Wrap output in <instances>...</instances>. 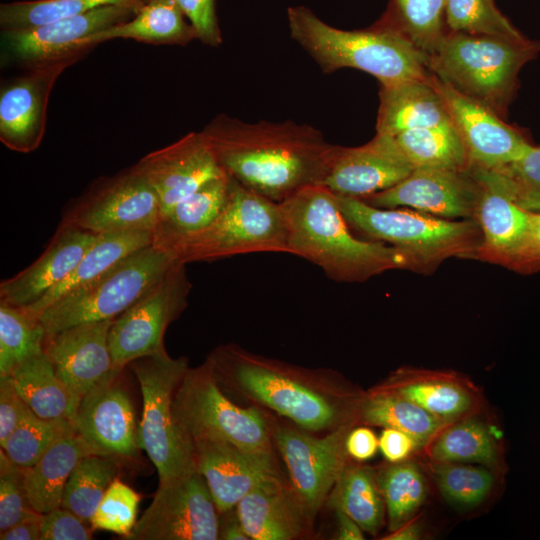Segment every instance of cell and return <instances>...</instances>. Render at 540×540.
<instances>
[{
	"instance_id": "obj_1",
	"label": "cell",
	"mask_w": 540,
	"mask_h": 540,
	"mask_svg": "<svg viewBox=\"0 0 540 540\" xmlns=\"http://www.w3.org/2000/svg\"><path fill=\"white\" fill-rule=\"evenodd\" d=\"M201 131L228 175L277 203L322 185L336 146L315 127L292 120L247 122L219 114Z\"/></svg>"
},
{
	"instance_id": "obj_2",
	"label": "cell",
	"mask_w": 540,
	"mask_h": 540,
	"mask_svg": "<svg viewBox=\"0 0 540 540\" xmlns=\"http://www.w3.org/2000/svg\"><path fill=\"white\" fill-rule=\"evenodd\" d=\"M279 204L289 254L314 263L334 281L362 282L393 269L419 272L405 250L354 236L336 195L323 185L304 187Z\"/></svg>"
},
{
	"instance_id": "obj_3",
	"label": "cell",
	"mask_w": 540,
	"mask_h": 540,
	"mask_svg": "<svg viewBox=\"0 0 540 540\" xmlns=\"http://www.w3.org/2000/svg\"><path fill=\"white\" fill-rule=\"evenodd\" d=\"M207 360L219 382L231 384L247 398L306 431L332 430L350 421L358 422L362 394L320 383L324 375L251 354L235 345L218 347Z\"/></svg>"
},
{
	"instance_id": "obj_4",
	"label": "cell",
	"mask_w": 540,
	"mask_h": 540,
	"mask_svg": "<svg viewBox=\"0 0 540 540\" xmlns=\"http://www.w3.org/2000/svg\"><path fill=\"white\" fill-rule=\"evenodd\" d=\"M290 35L324 73L342 68L367 72L381 85L430 75L428 56L397 30L378 21L362 30L335 28L305 6L287 9Z\"/></svg>"
},
{
	"instance_id": "obj_5",
	"label": "cell",
	"mask_w": 540,
	"mask_h": 540,
	"mask_svg": "<svg viewBox=\"0 0 540 540\" xmlns=\"http://www.w3.org/2000/svg\"><path fill=\"white\" fill-rule=\"evenodd\" d=\"M540 42L521 38L446 32L428 56V70L441 82L506 115L522 67L536 58Z\"/></svg>"
},
{
	"instance_id": "obj_6",
	"label": "cell",
	"mask_w": 540,
	"mask_h": 540,
	"mask_svg": "<svg viewBox=\"0 0 540 540\" xmlns=\"http://www.w3.org/2000/svg\"><path fill=\"white\" fill-rule=\"evenodd\" d=\"M336 197L350 229L368 240L405 250L417 262L419 272H431L450 257L467 258L482 240L475 219L453 221L414 209L379 208L359 198Z\"/></svg>"
},
{
	"instance_id": "obj_7",
	"label": "cell",
	"mask_w": 540,
	"mask_h": 540,
	"mask_svg": "<svg viewBox=\"0 0 540 540\" xmlns=\"http://www.w3.org/2000/svg\"><path fill=\"white\" fill-rule=\"evenodd\" d=\"M165 251L184 264L257 252L289 253L280 204L231 177L228 199L218 216Z\"/></svg>"
},
{
	"instance_id": "obj_8",
	"label": "cell",
	"mask_w": 540,
	"mask_h": 540,
	"mask_svg": "<svg viewBox=\"0 0 540 540\" xmlns=\"http://www.w3.org/2000/svg\"><path fill=\"white\" fill-rule=\"evenodd\" d=\"M153 244L114 265L48 306L39 316L46 335L78 324L113 320L155 285L177 263Z\"/></svg>"
},
{
	"instance_id": "obj_9",
	"label": "cell",
	"mask_w": 540,
	"mask_h": 540,
	"mask_svg": "<svg viewBox=\"0 0 540 540\" xmlns=\"http://www.w3.org/2000/svg\"><path fill=\"white\" fill-rule=\"evenodd\" d=\"M131 366L143 401L139 445L154 464L159 481L197 470L194 442L173 411L175 391L189 368L187 358L147 356Z\"/></svg>"
},
{
	"instance_id": "obj_10",
	"label": "cell",
	"mask_w": 540,
	"mask_h": 540,
	"mask_svg": "<svg viewBox=\"0 0 540 540\" xmlns=\"http://www.w3.org/2000/svg\"><path fill=\"white\" fill-rule=\"evenodd\" d=\"M173 411L194 441L210 440L233 444L253 451H272L270 428L254 407L232 402L208 362L188 368L173 399Z\"/></svg>"
},
{
	"instance_id": "obj_11",
	"label": "cell",
	"mask_w": 540,
	"mask_h": 540,
	"mask_svg": "<svg viewBox=\"0 0 540 540\" xmlns=\"http://www.w3.org/2000/svg\"><path fill=\"white\" fill-rule=\"evenodd\" d=\"M192 284L185 264L177 262L167 274L116 317L108 335L115 369L123 370L147 356L167 355V327L188 305Z\"/></svg>"
},
{
	"instance_id": "obj_12",
	"label": "cell",
	"mask_w": 540,
	"mask_h": 540,
	"mask_svg": "<svg viewBox=\"0 0 540 540\" xmlns=\"http://www.w3.org/2000/svg\"><path fill=\"white\" fill-rule=\"evenodd\" d=\"M161 217L159 198L134 166L100 178L63 214L61 223L94 234L151 231Z\"/></svg>"
},
{
	"instance_id": "obj_13",
	"label": "cell",
	"mask_w": 540,
	"mask_h": 540,
	"mask_svg": "<svg viewBox=\"0 0 540 540\" xmlns=\"http://www.w3.org/2000/svg\"><path fill=\"white\" fill-rule=\"evenodd\" d=\"M136 12L129 6L109 5L30 28L1 30V65L29 70L68 58L83 59L92 50L85 39Z\"/></svg>"
},
{
	"instance_id": "obj_14",
	"label": "cell",
	"mask_w": 540,
	"mask_h": 540,
	"mask_svg": "<svg viewBox=\"0 0 540 540\" xmlns=\"http://www.w3.org/2000/svg\"><path fill=\"white\" fill-rule=\"evenodd\" d=\"M125 539H219L218 510L200 472L159 481L151 504Z\"/></svg>"
},
{
	"instance_id": "obj_15",
	"label": "cell",
	"mask_w": 540,
	"mask_h": 540,
	"mask_svg": "<svg viewBox=\"0 0 540 540\" xmlns=\"http://www.w3.org/2000/svg\"><path fill=\"white\" fill-rule=\"evenodd\" d=\"M357 421L344 423L324 437L289 427H278L273 440L290 477L291 488L308 520H312L331 493L349 455L346 437Z\"/></svg>"
},
{
	"instance_id": "obj_16",
	"label": "cell",
	"mask_w": 540,
	"mask_h": 540,
	"mask_svg": "<svg viewBox=\"0 0 540 540\" xmlns=\"http://www.w3.org/2000/svg\"><path fill=\"white\" fill-rule=\"evenodd\" d=\"M480 185L470 167H422L397 185L359 198L379 208H411L445 219H474Z\"/></svg>"
},
{
	"instance_id": "obj_17",
	"label": "cell",
	"mask_w": 540,
	"mask_h": 540,
	"mask_svg": "<svg viewBox=\"0 0 540 540\" xmlns=\"http://www.w3.org/2000/svg\"><path fill=\"white\" fill-rule=\"evenodd\" d=\"M79 60L64 59L1 81L0 141L5 147L26 154L40 146L55 83L67 68Z\"/></svg>"
},
{
	"instance_id": "obj_18",
	"label": "cell",
	"mask_w": 540,
	"mask_h": 540,
	"mask_svg": "<svg viewBox=\"0 0 540 540\" xmlns=\"http://www.w3.org/2000/svg\"><path fill=\"white\" fill-rule=\"evenodd\" d=\"M113 369L80 400L73 424L100 455L132 459L140 449L132 400Z\"/></svg>"
},
{
	"instance_id": "obj_19",
	"label": "cell",
	"mask_w": 540,
	"mask_h": 540,
	"mask_svg": "<svg viewBox=\"0 0 540 540\" xmlns=\"http://www.w3.org/2000/svg\"><path fill=\"white\" fill-rule=\"evenodd\" d=\"M133 166L157 194L161 216L203 184L225 173L202 131L185 134L143 156Z\"/></svg>"
},
{
	"instance_id": "obj_20",
	"label": "cell",
	"mask_w": 540,
	"mask_h": 540,
	"mask_svg": "<svg viewBox=\"0 0 540 540\" xmlns=\"http://www.w3.org/2000/svg\"><path fill=\"white\" fill-rule=\"evenodd\" d=\"M432 78L446 102L469 166L496 169L517 160L532 146L517 129L493 111L457 92L434 75Z\"/></svg>"
},
{
	"instance_id": "obj_21",
	"label": "cell",
	"mask_w": 540,
	"mask_h": 540,
	"mask_svg": "<svg viewBox=\"0 0 540 540\" xmlns=\"http://www.w3.org/2000/svg\"><path fill=\"white\" fill-rule=\"evenodd\" d=\"M413 169L393 136L376 133L361 146H335L322 185L338 196L362 198L397 185Z\"/></svg>"
},
{
	"instance_id": "obj_22",
	"label": "cell",
	"mask_w": 540,
	"mask_h": 540,
	"mask_svg": "<svg viewBox=\"0 0 540 540\" xmlns=\"http://www.w3.org/2000/svg\"><path fill=\"white\" fill-rule=\"evenodd\" d=\"M194 446L196 468L219 514L236 508L262 481L279 476L272 451H253L210 440L194 441Z\"/></svg>"
},
{
	"instance_id": "obj_23",
	"label": "cell",
	"mask_w": 540,
	"mask_h": 540,
	"mask_svg": "<svg viewBox=\"0 0 540 540\" xmlns=\"http://www.w3.org/2000/svg\"><path fill=\"white\" fill-rule=\"evenodd\" d=\"M113 321L78 324L45 337L44 351L77 405L114 369L108 342Z\"/></svg>"
},
{
	"instance_id": "obj_24",
	"label": "cell",
	"mask_w": 540,
	"mask_h": 540,
	"mask_svg": "<svg viewBox=\"0 0 540 540\" xmlns=\"http://www.w3.org/2000/svg\"><path fill=\"white\" fill-rule=\"evenodd\" d=\"M380 387L403 396L448 423L480 415L484 407L479 387L451 370L402 367Z\"/></svg>"
},
{
	"instance_id": "obj_25",
	"label": "cell",
	"mask_w": 540,
	"mask_h": 540,
	"mask_svg": "<svg viewBox=\"0 0 540 540\" xmlns=\"http://www.w3.org/2000/svg\"><path fill=\"white\" fill-rule=\"evenodd\" d=\"M469 167L480 185L474 219L482 240L467 258L504 266L525 232L528 211L514 202L499 172Z\"/></svg>"
},
{
	"instance_id": "obj_26",
	"label": "cell",
	"mask_w": 540,
	"mask_h": 540,
	"mask_svg": "<svg viewBox=\"0 0 540 540\" xmlns=\"http://www.w3.org/2000/svg\"><path fill=\"white\" fill-rule=\"evenodd\" d=\"M97 234L60 223L44 252L30 266L0 284V302L28 307L63 282Z\"/></svg>"
},
{
	"instance_id": "obj_27",
	"label": "cell",
	"mask_w": 540,
	"mask_h": 540,
	"mask_svg": "<svg viewBox=\"0 0 540 540\" xmlns=\"http://www.w3.org/2000/svg\"><path fill=\"white\" fill-rule=\"evenodd\" d=\"M251 540H291L309 521L291 486L279 476L259 483L236 506Z\"/></svg>"
},
{
	"instance_id": "obj_28",
	"label": "cell",
	"mask_w": 540,
	"mask_h": 540,
	"mask_svg": "<svg viewBox=\"0 0 540 540\" xmlns=\"http://www.w3.org/2000/svg\"><path fill=\"white\" fill-rule=\"evenodd\" d=\"M376 133L395 136L403 131L452 123L446 102L432 75L381 85Z\"/></svg>"
},
{
	"instance_id": "obj_29",
	"label": "cell",
	"mask_w": 540,
	"mask_h": 540,
	"mask_svg": "<svg viewBox=\"0 0 540 540\" xmlns=\"http://www.w3.org/2000/svg\"><path fill=\"white\" fill-rule=\"evenodd\" d=\"M91 454L98 452L74 427L58 437L33 466L24 468V483L32 508L44 514L60 507L68 478L78 462Z\"/></svg>"
},
{
	"instance_id": "obj_30",
	"label": "cell",
	"mask_w": 540,
	"mask_h": 540,
	"mask_svg": "<svg viewBox=\"0 0 540 540\" xmlns=\"http://www.w3.org/2000/svg\"><path fill=\"white\" fill-rule=\"evenodd\" d=\"M114 39L152 45H187L196 33L175 0H146L132 18L85 39L90 48Z\"/></svg>"
},
{
	"instance_id": "obj_31",
	"label": "cell",
	"mask_w": 540,
	"mask_h": 540,
	"mask_svg": "<svg viewBox=\"0 0 540 540\" xmlns=\"http://www.w3.org/2000/svg\"><path fill=\"white\" fill-rule=\"evenodd\" d=\"M423 451L432 464L472 463L498 475L506 471L501 442L479 415L448 424Z\"/></svg>"
},
{
	"instance_id": "obj_32",
	"label": "cell",
	"mask_w": 540,
	"mask_h": 540,
	"mask_svg": "<svg viewBox=\"0 0 540 540\" xmlns=\"http://www.w3.org/2000/svg\"><path fill=\"white\" fill-rule=\"evenodd\" d=\"M152 244L153 232L151 231L99 234L63 282L39 301L21 308L38 319L48 306L69 291L92 281L121 260Z\"/></svg>"
},
{
	"instance_id": "obj_33",
	"label": "cell",
	"mask_w": 540,
	"mask_h": 540,
	"mask_svg": "<svg viewBox=\"0 0 540 540\" xmlns=\"http://www.w3.org/2000/svg\"><path fill=\"white\" fill-rule=\"evenodd\" d=\"M357 418L363 424L393 428L409 434L418 443L420 451L450 424L380 386L362 394Z\"/></svg>"
},
{
	"instance_id": "obj_34",
	"label": "cell",
	"mask_w": 540,
	"mask_h": 540,
	"mask_svg": "<svg viewBox=\"0 0 540 540\" xmlns=\"http://www.w3.org/2000/svg\"><path fill=\"white\" fill-rule=\"evenodd\" d=\"M226 172L203 184L161 216L153 231V245L166 250L176 241L208 226L221 212L229 195Z\"/></svg>"
},
{
	"instance_id": "obj_35",
	"label": "cell",
	"mask_w": 540,
	"mask_h": 540,
	"mask_svg": "<svg viewBox=\"0 0 540 540\" xmlns=\"http://www.w3.org/2000/svg\"><path fill=\"white\" fill-rule=\"evenodd\" d=\"M14 385L34 414L48 420H74L77 403L43 350L11 373Z\"/></svg>"
},
{
	"instance_id": "obj_36",
	"label": "cell",
	"mask_w": 540,
	"mask_h": 540,
	"mask_svg": "<svg viewBox=\"0 0 540 540\" xmlns=\"http://www.w3.org/2000/svg\"><path fill=\"white\" fill-rule=\"evenodd\" d=\"M330 494L329 504L348 514L365 532L377 535L382 529L386 508L372 468L348 464Z\"/></svg>"
},
{
	"instance_id": "obj_37",
	"label": "cell",
	"mask_w": 540,
	"mask_h": 540,
	"mask_svg": "<svg viewBox=\"0 0 540 540\" xmlns=\"http://www.w3.org/2000/svg\"><path fill=\"white\" fill-rule=\"evenodd\" d=\"M413 168H468V158L453 123L403 131L393 136Z\"/></svg>"
},
{
	"instance_id": "obj_38",
	"label": "cell",
	"mask_w": 540,
	"mask_h": 540,
	"mask_svg": "<svg viewBox=\"0 0 540 540\" xmlns=\"http://www.w3.org/2000/svg\"><path fill=\"white\" fill-rule=\"evenodd\" d=\"M389 532L415 518L428 494L427 479L414 461L390 463L376 472Z\"/></svg>"
},
{
	"instance_id": "obj_39",
	"label": "cell",
	"mask_w": 540,
	"mask_h": 540,
	"mask_svg": "<svg viewBox=\"0 0 540 540\" xmlns=\"http://www.w3.org/2000/svg\"><path fill=\"white\" fill-rule=\"evenodd\" d=\"M119 458L99 454L83 457L68 478L61 507L91 525V519L120 471Z\"/></svg>"
},
{
	"instance_id": "obj_40",
	"label": "cell",
	"mask_w": 540,
	"mask_h": 540,
	"mask_svg": "<svg viewBox=\"0 0 540 540\" xmlns=\"http://www.w3.org/2000/svg\"><path fill=\"white\" fill-rule=\"evenodd\" d=\"M446 0H390L379 20L429 56L446 34Z\"/></svg>"
},
{
	"instance_id": "obj_41",
	"label": "cell",
	"mask_w": 540,
	"mask_h": 540,
	"mask_svg": "<svg viewBox=\"0 0 540 540\" xmlns=\"http://www.w3.org/2000/svg\"><path fill=\"white\" fill-rule=\"evenodd\" d=\"M146 0H26L1 3V30L25 29L109 5L136 11Z\"/></svg>"
},
{
	"instance_id": "obj_42",
	"label": "cell",
	"mask_w": 540,
	"mask_h": 540,
	"mask_svg": "<svg viewBox=\"0 0 540 540\" xmlns=\"http://www.w3.org/2000/svg\"><path fill=\"white\" fill-rule=\"evenodd\" d=\"M46 333L21 307L0 303V376L11 375L27 358L44 350Z\"/></svg>"
},
{
	"instance_id": "obj_43",
	"label": "cell",
	"mask_w": 540,
	"mask_h": 540,
	"mask_svg": "<svg viewBox=\"0 0 540 540\" xmlns=\"http://www.w3.org/2000/svg\"><path fill=\"white\" fill-rule=\"evenodd\" d=\"M433 472L443 498L460 508L483 503L491 495L498 476L485 466L457 462L435 463Z\"/></svg>"
},
{
	"instance_id": "obj_44",
	"label": "cell",
	"mask_w": 540,
	"mask_h": 540,
	"mask_svg": "<svg viewBox=\"0 0 540 540\" xmlns=\"http://www.w3.org/2000/svg\"><path fill=\"white\" fill-rule=\"evenodd\" d=\"M447 32L521 38L524 35L496 7L494 0H446Z\"/></svg>"
},
{
	"instance_id": "obj_45",
	"label": "cell",
	"mask_w": 540,
	"mask_h": 540,
	"mask_svg": "<svg viewBox=\"0 0 540 540\" xmlns=\"http://www.w3.org/2000/svg\"><path fill=\"white\" fill-rule=\"evenodd\" d=\"M69 420L43 419L32 410L19 423L1 449L21 468L33 466L55 440L74 428Z\"/></svg>"
},
{
	"instance_id": "obj_46",
	"label": "cell",
	"mask_w": 540,
	"mask_h": 540,
	"mask_svg": "<svg viewBox=\"0 0 540 540\" xmlns=\"http://www.w3.org/2000/svg\"><path fill=\"white\" fill-rule=\"evenodd\" d=\"M139 502V494L116 478L91 519L92 529L113 532L125 539L137 523Z\"/></svg>"
},
{
	"instance_id": "obj_47",
	"label": "cell",
	"mask_w": 540,
	"mask_h": 540,
	"mask_svg": "<svg viewBox=\"0 0 540 540\" xmlns=\"http://www.w3.org/2000/svg\"><path fill=\"white\" fill-rule=\"evenodd\" d=\"M494 170L500 173L518 206L540 213V145H532L517 160Z\"/></svg>"
},
{
	"instance_id": "obj_48",
	"label": "cell",
	"mask_w": 540,
	"mask_h": 540,
	"mask_svg": "<svg viewBox=\"0 0 540 540\" xmlns=\"http://www.w3.org/2000/svg\"><path fill=\"white\" fill-rule=\"evenodd\" d=\"M36 512L28 499L24 468L13 463L3 449L0 450V531H3Z\"/></svg>"
},
{
	"instance_id": "obj_49",
	"label": "cell",
	"mask_w": 540,
	"mask_h": 540,
	"mask_svg": "<svg viewBox=\"0 0 540 540\" xmlns=\"http://www.w3.org/2000/svg\"><path fill=\"white\" fill-rule=\"evenodd\" d=\"M175 1L192 25L196 39L211 47L222 44V34L216 14V0Z\"/></svg>"
},
{
	"instance_id": "obj_50",
	"label": "cell",
	"mask_w": 540,
	"mask_h": 540,
	"mask_svg": "<svg viewBox=\"0 0 540 540\" xmlns=\"http://www.w3.org/2000/svg\"><path fill=\"white\" fill-rule=\"evenodd\" d=\"M41 540H90L91 525L73 512L57 507L41 515Z\"/></svg>"
},
{
	"instance_id": "obj_51",
	"label": "cell",
	"mask_w": 540,
	"mask_h": 540,
	"mask_svg": "<svg viewBox=\"0 0 540 540\" xmlns=\"http://www.w3.org/2000/svg\"><path fill=\"white\" fill-rule=\"evenodd\" d=\"M504 267L521 274L540 271V213L528 211L525 232Z\"/></svg>"
},
{
	"instance_id": "obj_52",
	"label": "cell",
	"mask_w": 540,
	"mask_h": 540,
	"mask_svg": "<svg viewBox=\"0 0 540 540\" xmlns=\"http://www.w3.org/2000/svg\"><path fill=\"white\" fill-rule=\"evenodd\" d=\"M30 411L17 392L11 375L0 376V446Z\"/></svg>"
},
{
	"instance_id": "obj_53",
	"label": "cell",
	"mask_w": 540,
	"mask_h": 540,
	"mask_svg": "<svg viewBox=\"0 0 540 540\" xmlns=\"http://www.w3.org/2000/svg\"><path fill=\"white\" fill-rule=\"evenodd\" d=\"M378 441L379 449L389 463L405 461L411 454L420 451L412 436L393 428H383Z\"/></svg>"
},
{
	"instance_id": "obj_54",
	"label": "cell",
	"mask_w": 540,
	"mask_h": 540,
	"mask_svg": "<svg viewBox=\"0 0 540 540\" xmlns=\"http://www.w3.org/2000/svg\"><path fill=\"white\" fill-rule=\"evenodd\" d=\"M346 450L356 461H366L376 454L379 441L375 433L367 427H353L346 437Z\"/></svg>"
},
{
	"instance_id": "obj_55",
	"label": "cell",
	"mask_w": 540,
	"mask_h": 540,
	"mask_svg": "<svg viewBox=\"0 0 540 540\" xmlns=\"http://www.w3.org/2000/svg\"><path fill=\"white\" fill-rule=\"evenodd\" d=\"M41 513L27 518L3 531L1 540H41Z\"/></svg>"
},
{
	"instance_id": "obj_56",
	"label": "cell",
	"mask_w": 540,
	"mask_h": 540,
	"mask_svg": "<svg viewBox=\"0 0 540 540\" xmlns=\"http://www.w3.org/2000/svg\"><path fill=\"white\" fill-rule=\"evenodd\" d=\"M232 510L221 513L224 520L219 519V539L224 540H250L249 535L244 529L237 513Z\"/></svg>"
},
{
	"instance_id": "obj_57",
	"label": "cell",
	"mask_w": 540,
	"mask_h": 540,
	"mask_svg": "<svg viewBox=\"0 0 540 540\" xmlns=\"http://www.w3.org/2000/svg\"><path fill=\"white\" fill-rule=\"evenodd\" d=\"M337 519L336 539L339 540H363L364 530L348 514L340 509H334Z\"/></svg>"
},
{
	"instance_id": "obj_58",
	"label": "cell",
	"mask_w": 540,
	"mask_h": 540,
	"mask_svg": "<svg viewBox=\"0 0 540 540\" xmlns=\"http://www.w3.org/2000/svg\"><path fill=\"white\" fill-rule=\"evenodd\" d=\"M422 537V526L414 519L403 524L383 537L384 540H418Z\"/></svg>"
}]
</instances>
